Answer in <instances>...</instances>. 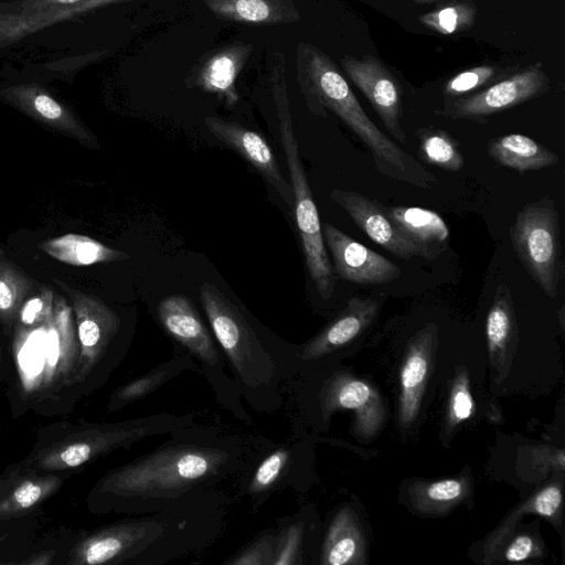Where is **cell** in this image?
Masks as SVG:
<instances>
[{
  "instance_id": "cb8c5ba5",
  "label": "cell",
  "mask_w": 565,
  "mask_h": 565,
  "mask_svg": "<svg viewBox=\"0 0 565 565\" xmlns=\"http://www.w3.org/2000/svg\"><path fill=\"white\" fill-rule=\"evenodd\" d=\"M189 371H199V366L196 362L185 353H180L169 360L162 361L146 373L118 386L109 396L107 412L114 413L121 411Z\"/></svg>"
},
{
  "instance_id": "484cf974",
  "label": "cell",
  "mask_w": 565,
  "mask_h": 565,
  "mask_svg": "<svg viewBox=\"0 0 565 565\" xmlns=\"http://www.w3.org/2000/svg\"><path fill=\"white\" fill-rule=\"evenodd\" d=\"M487 151L499 164L520 173L545 169L559 161L555 152L522 134H509L492 139Z\"/></svg>"
},
{
  "instance_id": "52a82bcc",
  "label": "cell",
  "mask_w": 565,
  "mask_h": 565,
  "mask_svg": "<svg viewBox=\"0 0 565 565\" xmlns=\"http://www.w3.org/2000/svg\"><path fill=\"white\" fill-rule=\"evenodd\" d=\"M285 74L284 55L275 54L270 76L271 93L277 110L280 141L289 170L296 225L311 280L319 296L323 300H329L335 286L334 271L324 244L317 205L300 158L298 141L292 129Z\"/></svg>"
},
{
  "instance_id": "f1b7e54d",
  "label": "cell",
  "mask_w": 565,
  "mask_h": 565,
  "mask_svg": "<svg viewBox=\"0 0 565 565\" xmlns=\"http://www.w3.org/2000/svg\"><path fill=\"white\" fill-rule=\"evenodd\" d=\"M486 335L491 358H503L516 338V321L510 290L499 285L486 320Z\"/></svg>"
},
{
  "instance_id": "30bf717a",
  "label": "cell",
  "mask_w": 565,
  "mask_h": 565,
  "mask_svg": "<svg viewBox=\"0 0 565 565\" xmlns=\"http://www.w3.org/2000/svg\"><path fill=\"white\" fill-rule=\"evenodd\" d=\"M299 382L291 381L287 392H292L299 415L326 426L339 409L355 412L354 431L362 437L373 436L384 420V407L377 393L364 381L340 371L321 379L300 374Z\"/></svg>"
},
{
  "instance_id": "e0dca14e",
  "label": "cell",
  "mask_w": 565,
  "mask_h": 565,
  "mask_svg": "<svg viewBox=\"0 0 565 565\" xmlns=\"http://www.w3.org/2000/svg\"><path fill=\"white\" fill-rule=\"evenodd\" d=\"M321 226L326 247L332 257L333 271L341 279L360 285H381L401 276V268L384 256L330 223Z\"/></svg>"
},
{
  "instance_id": "7bdbcfd3",
  "label": "cell",
  "mask_w": 565,
  "mask_h": 565,
  "mask_svg": "<svg viewBox=\"0 0 565 565\" xmlns=\"http://www.w3.org/2000/svg\"><path fill=\"white\" fill-rule=\"evenodd\" d=\"M412 1L422 2V3H429V2H433L435 0H412Z\"/></svg>"
},
{
  "instance_id": "f35d334b",
  "label": "cell",
  "mask_w": 565,
  "mask_h": 565,
  "mask_svg": "<svg viewBox=\"0 0 565 565\" xmlns=\"http://www.w3.org/2000/svg\"><path fill=\"white\" fill-rule=\"evenodd\" d=\"M540 547L530 535L522 534L516 536L508 546L504 558L509 562H522L530 557L537 556Z\"/></svg>"
},
{
  "instance_id": "603a6c76",
  "label": "cell",
  "mask_w": 565,
  "mask_h": 565,
  "mask_svg": "<svg viewBox=\"0 0 565 565\" xmlns=\"http://www.w3.org/2000/svg\"><path fill=\"white\" fill-rule=\"evenodd\" d=\"M217 18L241 23L278 25L300 20L294 0H203Z\"/></svg>"
},
{
  "instance_id": "8fae6325",
  "label": "cell",
  "mask_w": 565,
  "mask_h": 565,
  "mask_svg": "<svg viewBox=\"0 0 565 565\" xmlns=\"http://www.w3.org/2000/svg\"><path fill=\"white\" fill-rule=\"evenodd\" d=\"M512 247L536 285L553 298L563 277L559 214L554 201L544 196L525 204L510 226Z\"/></svg>"
},
{
  "instance_id": "2e32d148",
  "label": "cell",
  "mask_w": 565,
  "mask_h": 565,
  "mask_svg": "<svg viewBox=\"0 0 565 565\" xmlns=\"http://www.w3.org/2000/svg\"><path fill=\"white\" fill-rule=\"evenodd\" d=\"M379 302L352 297L345 308L316 335L297 345L298 374L318 367L324 359L355 339L375 318Z\"/></svg>"
},
{
  "instance_id": "83f0119b",
  "label": "cell",
  "mask_w": 565,
  "mask_h": 565,
  "mask_svg": "<svg viewBox=\"0 0 565 565\" xmlns=\"http://www.w3.org/2000/svg\"><path fill=\"white\" fill-rule=\"evenodd\" d=\"M385 212L411 239L436 256L448 245L449 227L435 211L418 206H385Z\"/></svg>"
},
{
  "instance_id": "d6986e66",
  "label": "cell",
  "mask_w": 565,
  "mask_h": 565,
  "mask_svg": "<svg viewBox=\"0 0 565 565\" xmlns=\"http://www.w3.org/2000/svg\"><path fill=\"white\" fill-rule=\"evenodd\" d=\"M0 98L32 119L83 145L97 148L94 134L65 105L36 83L10 85L0 90Z\"/></svg>"
},
{
  "instance_id": "4316f807",
  "label": "cell",
  "mask_w": 565,
  "mask_h": 565,
  "mask_svg": "<svg viewBox=\"0 0 565 565\" xmlns=\"http://www.w3.org/2000/svg\"><path fill=\"white\" fill-rule=\"evenodd\" d=\"M39 247L52 258L73 266L122 262L129 255L114 249L89 236L68 233L43 241Z\"/></svg>"
},
{
  "instance_id": "b9f144b4",
  "label": "cell",
  "mask_w": 565,
  "mask_h": 565,
  "mask_svg": "<svg viewBox=\"0 0 565 565\" xmlns=\"http://www.w3.org/2000/svg\"><path fill=\"white\" fill-rule=\"evenodd\" d=\"M2 363H3V359H2V351H1V348H0V373L2 371Z\"/></svg>"
},
{
  "instance_id": "1f68e13d",
  "label": "cell",
  "mask_w": 565,
  "mask_h": 565,
  "mask_svg": "<svg viewBox=\"0 0 565 565\" xmlns=\"http://www.w3.org/2000/svg\"><path fill=\"white\" fill-rule=\"evenodd\" d=\"M466 478L444 479L414 484L411 490L413 505L423 512H443L459 503L468 493Z\"/></svg>"
},
{
  "instance_id": "7402d4cb",
  "label": "cell",
  "mask_w": 565,
  "mask_h": 565,
  "mask_svg": "<svg viewBox=\"0 0 565 565\" xmlns=\"http://www.w3.org/2000/svg\"><path fill=\"white\" fill-rule=\"evenodd\" d=\"M436 340V328L427 324L409 341L401 370L398 419L408 427L417 417Z\"/></svg>"
},
{
  "instance_id": "5bb4252c",
  "label": "cell",
  "mask_w": 565,
  "mask_h": 565,
  "mask_svg": "<svg viewBox=\"0 0 565 565\" xmlns=\"http://www.w3.org/2000/svg\"><path fill=\"white\" fill-rule=\"evenodd\" d=\"M546 77L539 65L529 67L468 97L451 102L445 115L454 119L480 121L541 94Z\"/></svg>"
},
{
  "instance_id": "d4e9b609",
  "label": "cell",
  "mask_w": 565,
  "mask_h": 565,
  "mask_svg": "<svg viewBox=\"0 0 565 565\" xmlns=\"http://www.w3.org/2000/svg\"><path fill=\"white\" fill-rule=\"evenodd\" d=\"M364 562V541L358 518L349 507L341 508L332 518L324 534L320 564L353 565Z\"/></svg>"
},
{
  "instance_id": "e575fe53",
  "label": "cell",
  "mask_w": 565,
  "mask_h": 565,
  "mask_svg": "<svg viewBox=\"0 0 565 565\" xmlns=\"http://www.w3.org/2000/svg\"><path fill=\"white\" fill-rule=\"evenodd\" d=\"M277 529L258 532L242 548L224 561L225 565H273L276 551Z\"/></svg>"
},
{
  "instance_id": "7a4b0ae2",
  "label": "cell",
  "mask_w": 565,
  "mask_h": 565,
  "mask_svg": "<svg viewBox=\"0 0 565 565\" xmlns=\"http://www.w3.org/2000/svg\"><path fill=\"white\" fill-rule=\"evenodd\" d=\"M233 503L224 488L97 527L71 550L68 565H164L217 542Z\"/></svg>"
},
{
  "instance_id": "9a60e30c",
  "label": "cell",
  "mask_w": 565,
  "mask_h": 565,
  "mask_svg": "<svg viewBox=\"0 0 565 565\" xmlns=\"http://www.w3.org/2000/svg\"><path fill=\"white\" fill-rule=\"evenodd\" d=\"M340 62L351 82L371 103L390 135L398 142L406 143V135L401 126L402 100L397 79L372 55L361 60L344 56Z\"/></svg>"
},
{
  "instance_id": "ab89813d",
  "label": "cell",
  "mask_w": 565,
  "mask_h": 565,
  "mask_svg": "<svg viewBox=\"0 0 565 565\" xmlns=\"http://www.w3.org/2000/svg\"><path fill=\"white\" fill-rule=\"evenodd\" d=\"M83 0H19L8 7H2V11L31 13L54 8H63L82 2Z\"/></svg>"
},
{
  "instance_id": "6da1fadb",
  "label": "cell",
  "mask_w": 565,
  "mask_h": 565,
  "mask_svg": "<svg viewBox=\"0 0 565 565\" xmlns=\"http://www.w3.org/2000/svg\"><path fill=\"white\" fill-rule=\"evenodd\" d=\"M268 441L194 423L107 471L88 492L87 508L95 514L150 513L228 481L237 484Z\"/></svg>"
},
{
  "instance_id": "4dcf8cb0",
  "label": "cell",
  "mask_w": 565,
  "mask_h": 565,
  "mask_svg": "<svg viewBox=\"0 0 565 565\" xmlns=\"http://www.w3.org/2000/svg\"><path fill=\"white\" fill-rule=\"evenodd\" d=\"M310 527L309 512L306 510L279 519L273 565H303Z\"/></svg>"
},
{
  "instance_id": "7c38bea8",
  "label": "cell",
  "mask_w": 565,
  "mask_h": 565,
  "mask_svg": "<svg viewBox=\"0 0 565 565\" xmlns=\"http://www.w3.org/2000/svg\"><path fill=\"white\" fill-rule=\"evenodd\" d=\"M310 440L268 441L237 481L238 494L256 512L276 492L302 491L309 477Z\"/></svg>"
},
{
  "instance_id": "3957f363",
  "label": "cell",
  "mask_w": 565,
  "mask_h": 565,
  "mask_svg": "<svg viewBox=\"0 0 565 565\" xmlns=\"http://www.w3.org/2000/svg\"><path fill=\"white\" fill-rule=\"evenodd\" d=\"M200 300L243 401L256 413L278 411L298 375L297 345L265 335L212 282L201 284Z\"/></svg>"
},
{
  "instance_id": "ba28073f",
  "label": "cell",
  "mask_w": 565,
  "mask_h": 565,
  "mask_svg": "<svg viewBox=\"0 0 565 565\" xmlns=\"http://www.w3.org/2000/svg\"><path fill=\"white\" fill-rule=\"evenodd\" d=\"M68 296L79 345L74 374L77 399L103 386L124 361L129 347L122 317L99 298L55 278Z\"/></svg>"
},
{
  "instance_id": "d590c367",
  "label": "cell",
  "mask_w": 565,
  "mask_h": 565,
  "mask_svg": "<svg viewBox=\"0 0 565 565\" xmlns=\"http://www.w3.org/2000/svg\"><path fill=\"white\" fill-rule=\"evenodd\" d=\"M475 408V403L469 390V381L465 372H460L452 385L448 418L449 424L457 425L468 419Z\"/></svg>"
},
{
  "instance_id": "60d3db41",
  "label": "cell",
  "mask_w": 565,
  "mask_h": 565,
  "mask_svg": "<svg viewBox=\"0 0 565 565\" xmlns=\"http://www.w3.org/2000/svg\"><path fill=\"white\" fill-rule=\"evenodd\" d=\"M54 551H41L22 561L26 565H50L53 562Z\"/></svg>"
},
{
  "instance_id": "836d02e7",
  "label": "cell",
  "mask_w": 565,
  "mask_h": 565,
  "mask_svg": "<svg viewBox=\"0 0 565 565\" xmlns=\"http://www.w3.org/2000/svg\"><path fill=\"white\" fill-rule=\"evenodd\" d=\"M476 10L467 3H458L426 13L419 19L427 28L444 34H454L470 28L475 21Z\"/></svg>"
},
{
  "instance_id": "277c9868",
  "label": "cell",
  "mask_w": 565,
  "mask_h": 565,
  "mask_svg": "<svg viewBox=\"0 0 565 565\" xmlns=\"http://www.w3.org/2000/svg\"><path fill=\"white\" fill-rule=\"evenodd\" d=\"M53 317L35 324L14 323L11 359L18 406L51 416L78 401L74 374L79 345L68 308L54 303Z\"/></svg>"
},
{
  "instance_id": "f546056e",
  "label": "cell",
  "mask_w": 565,
  "mask_h": 565,
  "mask_svg": "<svg viewBox=\"0 0 565 565\" xmlns=\"http://www.w3.org/2000/svg\"><path fill=\"white\" fill-rule=\"evenodd\" d=\"M33 289L31 278L0 249V320L7 329H12Z\"/></svg>"
},
{
  "instance_id": "5b68a950",
  "label": "cell",
  "mask_w": 565,
  "mask_h": 565,
  "mask_svg": "<svg viewBox=\"0 0 565 565\" xmlns=\"http://www.w3.org/2000/svg\"><path fill=\"white\" fill-rule=\"evenodd\" d=\"M297 68L309 110L322 117L327 116L324 109L335 114L367 147L380 173L422 189H430L437 183L433 173L373 124L347 79L323 51L309 43H299Z\"/></svg>"
},
{
  "instance_id": "44dd1931",
  "label": "cell",
  "mask_w": 565,
  "mask_h": 565,
  "mask_svg": "<svg viewBox=\"0 0 565 565\" xmlns=\"http://www.w3.org/2000/svg\"><path fill=\"white\" fill-rule=\"evenodd\" d=\"M62 472H40L20 462L0 478V522L24 515L63 486Z\"/></svg>"
},
{
  "instance_id": "8992f818",
  "label": "cell",
  "mask_w": 565,
  "mask_h": 565,
  "mask_svg": "<svg viewBox=\"0 0 565 565\" xmlns=\"http://www.w3.org/2000/svg\"><path fill=\"white\" fill-rule=\"evenodd\" d=\"M196 414L156 413L113 423H56L39 433L33 449L20 463L40 472L65 473L141 440L191 426Z\"/></svg>"
},
{
  "instance_id": "4fadbf2b",
  "label": "cell",
  "mask_w": 565,
  "mask_h": 565,
  "mask_svg": "<svg viewBox=\"0 0 565 565\" xmlns=\"http://www.w3.org/2000/svg\"><path fill=\"white\" fill-rule=\"evenodd\" d=\"M330 196L362 232L391 254L403 259L437 257L431 250L411 239L390 218L385 206L377 201L354 191L340 189L332 190Z\"/></svg>"
},
{
  "instance_id": "ac0fdd59",
  "label": "cell",
  "mask_w": 565,
  "mask_h": 565,
  "mask_svg": "<svg viewBox=\"0 0 565 565\" xmlns=\"http://www.w3.org/2000/svg\"><path fill=\"white\" fill-rule=\"evenodd\" d=\"M204 124L209 131L228 148L247 161L270 184L289 209L294 206V195L278 166L275 154L258 132L234 121L207 116Z\"/></svg>"
},
{
  "instance_id": "8d00e7d4",
  "label": "cell",
  "mask_w": 565,
  "mask_h": 565,
  "mask_svg": "<svg viewBox=\"0 0 565 565\" xmlns=\"http://www.w3.org/2000/svg\"><path fill=\"white\" fill-rule=\"evenodd\" d=\"M494 73L495 70L491 66H478L467 70L450 78L446 83L444 92L450 97L463 95L490 82Z\"/></svg>"
},
{
  "instance_id": "ffe728a7",
  "label": "cell",
  "mask_w": 565,
  "mask_h": 565,
  "mask_svg": "<svg viewBox=\"0 0 565 565\" xmlns=\"http://www.w3.org/2000/svg\"><path fill=\"white\" fill-rule=\"evenodd\" d=\"M249 42L234 41L203 55L185 77V85L215 95L227 108L239 95L236 79L253 52Z\"/></svg>"
},
{
  "instance_id": "d6a6232c",
  "label": "cell",
  "mask_w": 565,
  "mask_h": 565,
  "mask_svg": "<svg viewBox=\"0 0 565 565\" xmlns=\"http://www.w3.org/2000/svg\"><path fill=\"white\" fill-rule=\"evenodd\" d=\"M420 159L446 171H459L465 164L458 141L443 129H426L419 135Z\"/></svg>"
},
{
  "instance_id": "9c48e42d",
  "label": "cell",
  "mask_w": 565,
  "mask_h": 565,
  "mask_svg": "<svg viewBox=\"0 0 565 565\" xmlns=\"http://www.w3.org/2000/svg\"><path fill=\"white\" fill-rule=\"evenodd\" d=\"M156 317L167 335L182 349V353L196 362L199 372L211 386L218 404L238 420L253 424L223 353L194 303L185 295H169L157 303Z\"/></svg>"
},
{
  "instance_id": "74e56055",
  "label": "cell",
  "mask_w": 565,
  "mask_h": 565,
  "mask_svg": "<svg viewBox=\"0 0 565 565\" xmlns=\"http://www.w3.org/2000/svg\"><path fill=\"white\" fill-rule=\"evenodd\" d=\"M534 498L537 505V514L553 519L559 512L562 491L558 486H548L537 492Z\"/></svg>"
}]
</instances>
